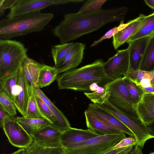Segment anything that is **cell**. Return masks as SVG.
I'll use <instances>...</instances> for the list:
<instances>
[{
  "mask_svg": "<svg viewBox=\"0 0 154 154\" xmlns=\"http://www.w3.org/2000/svg\"><path fill=\"white\" fill-rule=\"evenodd\" d=\"M154 36V12L146 16L137 30L127 42L144 37Z\"/></svg>",
  "mask_w": 154,
  "mask_h": 154,
  "instance_id": "obj_22",
  "label": "cell"
},
{
  "mask_svg": "<svg viewBox=\"0 0 154 154\" xmlns=\"http://www.w3.org/2000/svg\"><path fill=\"white\" fill-rule=\"evenodd\" d=\"M134 107L140 119L147 126L154 122V93H144Z\"/></svg>",
  "mask_w": 154,
  "mask_h": 154,
  "instance_id": "obj_16",
  "label": "cell"
},
{
  "mask_svg": "<svg viewBox=\"0 0 154 154\" xmlns=\"http://www.w3.org/2000/svg\"><path fill=\"white\" fill-rule=\"evenodd\" d=\"M73 42L60 44L53 46L51 49V53L56 67L60 63L63 58L72 46Z\"/></svg>",
  "mask_w": 154,
  "mask_h": 154,
  "instance_id": "obj_28",
  "label": "cell"
},
{
  "mask_svg": "<svg viewBox=\"0 0 154 154\" xmlns=\"http://www.w3.org/2000/svg\"><path fill=\"white\" fill-rule=\"evenodd\" d=\"M100 86L97 83H94L91 84L89 86V89L90 92H94L100 87Z\"/></svg>",
  "mask_w": 154,
  "mask_h": 154,
  "instance_id": "obj_42",
  "label": "cell"
},
{
  "mask_svg": "<svg viewBox=\"0 0 154 154\" xmlns=\"http://www.w3.org/2000/svg\"><path fill=\"white\" fill-rule=\"evenodd\" d=\"M106 0H89L86 1L78 13H84L93 12L101 9Z\"/></svg>",
  "mask_w": 154,
  "mask_h": 154,
  "instance_id": "obj_34",
  "label": "cell"
},
{
  "mask_svg": "<svg viewBox=\"0 0 154 154\" xmlns=\"http://www.w3.org/2000/svg\"><path fill=\"white\" fill-rule=\"evenodd\" d=\"M0 107L9 115L15 116L17 114V109L12 100L4 92L0 90Z\"/></svg>",
  "mask_w": 154,
  "mask_h": 154,
  "instance_id": "obj_33",
  "label": "cell"
},
{
  "mask_svg": "<svg viewBox=\"0 0 154 154\" xmlns=\"http://www.w3.org/2000/svg\"><path fill=\"white\" fill-rule=\"evenodd\" d=\"M54 17L50 13L37 11L0 21V38L8 39L41 31Z\"/></svg>",
  "mask_w": 154,
  "mask_h": 154,
  "instance_id": "obj_3",
  "label": "cell"
},
{
  "mask_svg": "<svg viewBox=\"0 0 154 154\" xmlns=\"http://www.w3.org/2000/svg\"><path fill=\"white\" fill-rule=\"evenodd\" d=\"M84 0H17L6 16L11 18L22 14L41 10L49 6L79 3Z\"/></svg>",
  "mask_w": 154,
  "mask_h": 154,
  "instance_id": "obj_8",
  "label": "cell"
},
{
  "mask_svg": "<svg viewBox=\"0 0 154 154\" xmlns=\"http://www.w3.org/2000/svg\"><path fill=\"white\" fill-rule=\"evenodd\" d=\"M16 117L9 115L3 109L0 107V127H2L5 122L14 119Z\"/></svg>",
  "mask_w": 154,
  "mask_h": 154,
  "instance_id": "obj_39",
  "label": "cell"
},
{
  "mask_svg": "<svg viewBox=\"0 0 154 154\" xmlns=\"http://www.w3.org/2000/svg\"><path fill=\"white\" fill-rule=\"evenodd\" d=\"M119 32L118 26L115 27L106 32L104 35L100 39L95 41L91 45V47H94L103 40L106 39H110Z\"/></svg>",
  "mask_w": 154,
  "mask_h": 154,
  "instance_id": "obj_36",
  "label": "cell"
},
{
  "mask_svg": "<svg viewBox=\"0 0 154 154\" xmlns=\"http://www.w3.org/2000/svg\"><path fill=\"white\" fill-rule=\"evenodd\" d=\"M18 72L0 80V90L4 92L14 102L18 91Z\"/></svg>",
  "mask_w": 154,
  "mask_h": 154,
  "instance_id": "obj_27",
  "label": "cell"
},
{
  "mask_svg": "<svg viewBox=\"0 0 154 154\" xmlns=\"http://www.w3.org/2000/svg\"><path fill=\"white\" fill-rule=\"evenodd\" d=\"M134 144H137L136 140L134 136L126 137L116 145L113 149L125 147Z\"/></svg>",
  "mask_w": 154,
  "mask_h": 154,
  "instance_id": "obj_37",
  "label": "cell"
},
{
  "mask_svg": "<svg viewBox=\"0 0 154 154\" xmlns=\"http://www.w3.org/2000/svg\"><path fill=\"white\" fill-rule=\"evenodd\" d=\"M17 0H1L0 1V17L3 16L5 11L10 9L14 6Z\"/></svg>",
  "mask_w": 154,
  "mask_h": 154,
  "instance_id": "obj_38",
  "label": "cell"
},
{
  "mask_svg": "<svg viewBox=\"0 0 154 154\" xmlns=\"http://www.w3.org/2000/svg\"><path fill=\"white\" fill-rule=\"evenodd\" d=\"M126 147L117 148L105 154H117L118 153L124 149Z\"/></svg>",
  "mask_w": 154,
  "mask_h": 154,
  "instance_id": "obj_45",
  "label": "cell"
},
{
  "mask_svg": "<svg viewBox=\"0 0 154 154\" xmlns=\"http://www.w3.org/2000/svg\"><path fill=\"white\" fill-rule=\"evenodd\" d=\"M16 119L5 122L2 128L11 145L18 148L27 149L34 142L32 137L20 125Z\"/></svg>",
  "mask_w": 154,
  "mask_h": 154,
  "instance_id": "obj_10",
  "label": "cell"
},
{
  "mask_svg": "<svg viewBox=\"0 0 154 154\" xmlns=\"http://www.w3.org/2000/svg\"><path fill=\"white\" fill-rule=\"evenodd\" d=\"M101 135L89 129L85 130L71 127L62 134L58 148H65Z\"/></svg>",
  "mask_w": 154,
  "mask_h": 154,
  "instance_id": "obj_12",
  "label": "cell"
},
{
  "mask_svg": "<svg viewBox=\"0 0 154 154\" xmlns=\"http://www.w3.org/2000/svg\"><path fill=\"white\" fill-rule=\"evenodd\" d=\"M129 55L128 48L118 50L116 53L104 62L105 73L113 80L125 76L129 69Z\"/></svg>",
  "mask_w": 154,
  "mask_h": 154,
  "instance_id": "obj_9",
  "label": "cell"
},
{
  "mask_svg": "<svg viewBox=\"0 0 154 154\" xmlns=\"http://www.w3.org/2000/svg\"><path fill=\"white\" fill-rule=\"evenodd\" d=\"M128 10L127 7L123 6L91 12L66 14L52 32L60 44L69 43L109 23L124 20Z\"/></svg>",
  "mask_w": 154,
  "mask_h": 154,
  "instance_id": "obj_1",
  "label": "cell"
},
{
  "mask_svg": "<svg viewBox=\"0 0 154 154\" xmlns=\"http://www.w3.org/2000/svg\"><path fill=\"white\" fill-rule=\"evenodd\" d=\"M151 37L137 39L127 43L129 55V69H139L145 49Z\"/></svg>",
  "mask_w": 154,
  "mask_h": 154,
  "instance_id": "obj_17",
  "label": "cell"
},
{
  "mask_svg": "<svg viewBox=\"0 0 154 154\" xmlns=\"http://www.w3.org/2000/svg\"><path fill=\"white\" fill-rule=\"evenodd\" d=\"M106 109L127 126L133 133L136 141V145L143 148L146 141L152 138L149 129L141 120L131 118L116 108L108 100L102 104L94 103Z\"/></svg>",
  "mask_w": 154,
  "mask_h": 154,
  "instance_id": "obj_7",
  "label": "cell"
},
{
  "mask_svg": "<svg viewBox=\"0 0 154 154\" xmlns=\"http://www.w3.org/2000/svg\"><path fill=\"white\" fill-rule=\"evenodd\" d=\"M18 91L14 103L17 110L25 117L29 100L30 83L23 73L22 67L18 72Z\"/></svg>",
  "mask_w": 154,
  "mask_h": 154,
  "instance_id": "obj_15",
  "label": "cell"
},
{
  "mask_svg": "<svg viewBox=\"0 0 154 154\" xmlns=\"http://www.w3.org/2000/svg\"><path fill=\"white\" fill-rule=\"evenodd\" d=\"M139 69L146 71L154 70V36L151 37L149 42Z\"/></svg>",
  "mask_w": 154,
  "mask_h": 154,
  "instance_id": "obj_25",
  "label": "cell"
},
{
  "mask_svg": "<svg viewBox=\"0 0 154 154\" xmlns=\"http://www.w3.org/2000/svg\"><path fill=\"white\" fill-rule=\"evenodd\" d=\"M107 85L110 94L108 102L127 115L141 120L134 107V104L124 83L123 77L113 80Z\"/></svg>",
  "mask_w": 154,
  "mask_h": 154,
  "instance_id": "obj_6",
  "label": "cell"
},
{
  "mask_svg": "<svg viewBox=\"0 0 154 154\" xmlns=\"http://www.w3.org/2000/svg\"><path fill=\"white\" fill-rule=\"evenodd\" d=\"M24 154H29V150L28 149H26V150Z\"/></svg>",
  "mask_w": 154,
  "mask_h": 154,
  "instance_id": "obj_47",
  "label": "cell"
},
{
  "mask_svg": "<svg viewBox=\"0 0 154 154\" xmlns=\"http://www.w3.org/2000/svg\"><path fill=\"white\" fill-rule=\"evenodd\" d=\"M29 154H60L57 148H47L41 146L35 142L28 149Z\"/></svg>",
  "mask_w": 154,
  "mask_h": 154,
  "instance_id": "obj_35",
  "label": "cell"
},
{
  "mask_svg": "<svg viewBox=\"0 0 154 154\" xmlns=\"http://www.w3.org/2000/svg\"><path fill=\"white\" fill-rule=\"evenodd\" d=\"M146 17L143 14H140L136 18L129 21V24L127 27L113 36L112 44L115 49H117L122 45L127 42L137 30Z\"/></svg>",
  "mask_w": 154,
  "mask_h": 154,
  "instance_id": "obj_18",
  "label": "cell"
},
{
  "mask_svg": "<svg viewBox=\"0 0 154 154\" xmlns=\"http://www.w3.org/2000/svg\"><path fill=\"white\" fill-rule=\"evenodd\" d=\"M147 127L151 136L152 138H154V122Z\"/></svg>",
  "mask_w": 154,
  "mask_h": 154,
  "instance_id": "obj_43",
  "label": "cell"
},
{
  "mask_svg": "<svg viewBox=\"0 0 154 154\" xmlns=\"http://www.w3.org/2000/svg\"><path fill=\"white\" fill-rule=\"evenodd\" d=\"M107 84L103 86H100L94 92H84V94L93 103L102 104L108 100L110 95Z\"/></svg>",
  "mask_w": 154,
  "mask_h": 154,
  "instance_id": "obj_29",
  "label": "cell"
},
{
  "mask_svg": "<svg viewBox=\"0 0 154 154\" xmlns=\"http://www.w3.org/2000/svg\"><path fill=\"white\" fill-rule=\"evenodd\" d=\"M64 131L50 124L45 126L32 135L33 141L47 148H58L61 135Z\"/></svg>",
  "mask_w": 154,
  "mask_h": 154,
  "instance_id": "obj_11",
  "label": "cell"
},
{
  "mask_svg": "<svg viewBox=\"0 0 154 154\" xmlns=\"http://www.w3.org/2000/svg\"><path fill=\"white\" fill-rule=\"evenodd\" d=\"M35 91L47 105L56 117L58 128L64 131L71 127L70 123L61 110L58 109L37 86H33Z\"/></svg>",
  "mask_w": 154,
  "mask_h": 154,
  "instance_id": "obj_20",
  "label": "cell"
},
{
  "mask_svg": "<svg viewBox=\"0 0 154 154\" xmlns=\"http://www.w3.org/2000/svg\"><path fill=\"white\" fill-rule=\"evenodd\" d=\"M144 1L147 6L154 10V0H145Z\"/></svg>",
  "mask_w": 154,
  "mask_h": 154,
  "instance_id": "obj_44",
  "label": "cell"
},
{
  "mask_svg": "<svg viewBox=\"0 0 154 154\" xmlns=\"http://www.w3.org/2000/svg\"><path fill=\"white\" fill-rule=\"evenodd\" d=\"M136 145L134 144L127 147L118 153L117 154H128L132 150L134 146Z\"/></svg>",
  "mask_w": 154,
  "mask_h": 154,
  "instance_id": "obj_41",
  "label": "cell"
},
{
  "mask_svg": "<svg viewBox=\"0 0 154 154\" xmlns=\"http://www.w3.org/2000/svg\"><path fill=\"white\" fill-rule=\"evenodd\" d=\"M149 154H154V151L152 152H151Z\"/></svg>",
  "mask_w": 154,
  "mask_h": 154,
  "instance_id": "obj_48",
  "label": "cell"
},
{
  "mask_svg": "<svg viewBox=\"0 0 154 154\" xmlns=\"http://www.w3.org/2000/svg\"><path fill=\"white\" fill-rule=\"evenodd\" d=\"M58 74L57 69L54 66L43 64L39 73L36 86L39 88L48 86L56 80Z\"/></svg>",
  "mask_w": 154,
  "mask_h": 154,
  "instance_id": "obj_24",
  "label": "cell"
},
{
  "mask_svg": "<svg viewBox=\"0 0 154 154\" xmlns=\"http://www.w3.org/2000/svg\"><path fill=\"white\" fill-rule=\"evenodd\" d=\"M35 91V90H34ZM35 95L39 109L49 124L58 128L57 119L47 105L36 93Z\"/></svg>",
  "mask_w": 154,
  "mask_h": 154,
  "instance_id": "obj_32",
  "label": "cell"
},
{
  "mask_svg": "<svg viewBox=\"0 0 154 154\" xmlns=\"http://www.w3.org/2000/svg\"><path fill=\"white\" fill-rule=\"evenodd\" d=\"M85 48V45L84 43L78 42L74 43L60 63L55 67L59 74L77 67L82 61Z\"/></svg>",
  "mask_w": 154,
  "mask_h": 154,
  "instance_id": "obj_13",
  "label": "cell"
},
{
  "mask_svg": "<svg viewBox=\"0 0 154 154\" xmlns=\"http://www.w3.org/2000/svg\"><path fill=\"white\" fill-rule=\"evenodd\" d=\"M123 79L133 103L134 104H137L141 100L144 92L139 86L129 79L124 77Z\"/></svg>",
  "mask_w": 154,
  "mask_h": 154,
  "instance_id": "obj_30",
  "label": "cell"
},
{
  "mask_svg": "<svg viewBox=\"0 0 154 154\" xmlns=\"http://www.w3.org/2000/svg\"><path fill=\"white\" fill-rule=\"evenodd\" d=\"M28 50L20 41L0 39V80L18 72L28 57Z\"/></svg>",
  "mask_w": 154,
  "mask_h": 154,
  "instance_id": "obj_4",
  "label": "cell"
},
{
  "mask_svg": "<svg viewBox=\"0 0 154 154\" xmlns=\"http://www.w3.org/2000/svg\"><path fill=\"white\" fill-rule=\"evenodd\" d=\"M126 137L122 132L102 135L58 149L60 154H105L113 150L114 147Z\"/></svg>",
  "mask_w": 154,
  "mask_h": 154,
  "instance_id": "obj_5",
  "label": "cell"
},
{
  "mask_svg": "<svg viewBox=\"0 0 154 154\" xmlns=\"http://www.w3.org/2000/svg\"><path fill=\"white\" fill-rule=\"evenodd\" d=\"M84 113L88 128L94 132L100 135H107L121 132L86 110Z\"/></svg>",
  "mask_w": 154,
  "mask_h": 154,
  "instance_id": "obj_19",
  "label": "cell"
},
{
  "mask_svg": "<svg viewBox=\"0 0 154 154\" xmlns=\"http://www.w3.org/2000/svg\"><path fill=\"white\" fill-rule=\"evenodd\" d=\"M86 110L121 132L126 134L130 136H134L133 133L127 126L104 108L95 104L91 103L88 105V108Z\"/></svg>",
  "mask_w": 154,
  "mask_h": 154,
  "instance_id": "obj_14",
  "label": "cell"
},
{
  "mask_svg": "<svg viewBox=\"0 0 154 154\" xmlns=\"http://www.w3.org/2000/svg\"><path fill=\"white\" fill-rule=\"evenodd\" d=\"M43 64L40 63L28 57L22 65L23 73L31 85L36 86L40 71Z\"/></svg>",
  "mask_w": 154,
  "mask_h": 154,
  "instance_id": "obj_21",
  "label": "cell"
},
{
  "mask_svg": "<svg viewBox=\"0 0 154 154\" xmlns=\"http://www.w3.org/2000/svg\"><path fill=\"white\" fill-rule=\"evenodd\" d=\"M123 77L129 79L136 84L144 79H149L154 81V70L146 71L140 69H129Z\"/></svg>",
  "mask_w": 154,
  "mask_h": 154,
  "instance_id": "obj_31",
  "label": "cell"
},
{
  "mask_svg": "<svg viewBox=\"0 0 154 154\" xmlns=\"http://www.w3.org/2000/svg\"><path fill=\"white\" fill-rule=\"evenodd\" d=\"M27 149L20 148L11 154H24Z\"/></svg>",
  "mask_w": 154,
  "mask_h": 154,
  "instance_id": "obj_46",
  "label": "cell"
},
{
  "mask_svg": "<svg viewBox=\"0 0 154 154\" xmlns=\"http://www.w3.org/2000/svg\"><path fill=\"white\" fill-rule=\"evenodd\" d=\"M104 63L102 59H97L91 63L60 74L56 79L59 89L88 92L90 86L93 83L100 86L106 85L114 80L106 75Z\"/></svg>",
  "mask_w": 154,
  "mask_h": 154,
  "instance_id": "obj_2",
  "label": "cell"
},
{
  "mask_svg": "<svg viewBox=\"0 0 154 154\" xmlns=\"http://www.w3.org/2000/svg\"><path fill=\"white\" fill-rule=\"evenodd\" d=\"M29 100L26 115L25 117L31 119H45L38 107L35 95L34 86L30 84L29 86Z\"/></svg>",
  "mask_w": 154,
  "mask_h": 154,
  "instance_id": "obj_26",
  "label": "cell"
},
{
  "mask_svg": "<svg viewBox=\"0 0 154 154\" xmlns=\"http://www.w3.org/2000/svg\"><path fill=\"white\" fill-rule=\"evenodd\" d=\"M16 120L31 136L43 127L49 124L45 119H31L24 116L16 117Z\"/></svg>",
  "mask_w": 154,
  "mask_h": 154,
  "instance_id": "obj_23",
  "label": "cell"
},
{
  "mask_svg": "<svg viewBox=\"0 0 154 154\" xmlns=\"http://www.w3.org/2000/svg\"><path fill=\"white\" fill-rule=\"evenodd\" d=\"M142 149L139 146L135 145L128 154H143Z\"/></svg>",
  "mask_w": 154,
  "mask_h": 154,
  "instance_id": "obj_40",
  "label": "cell"
}]
</instances>
